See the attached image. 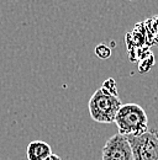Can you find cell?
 Listing matches in <instances>:
<instances>
[{
    "instance_id": "277c9868",
    "label": "cell",
    "mask_w": 158,
    "mask_h": 160,
    "mask_svg": "<svg viewBox=\"0 0 158 160\" xmlns=\"http://www.w3.org/2000/svg\"><path fill=\"white\" fill-rule=\"evenodd\" d=\"M101 159L103 160H134L131 145L127 137L121 134H114L106 140L101 148Z\"/></svg>"
},
{
    "instance_id": "8992f818",
    "label": "cell",
    "mask_w": 158,
    "mask_h": 160,
    "mask_svg": "<svg viewBox=\"0 0 158 160\" xmlns=\"http://www.w3.org/2000/svg\"><path fill=\"white\" fill-rule=\"evenodd\" d=\"M101 89L109 94V95H113V96H118V85H116V81L113 79V78H109L106 79L103 85H101Z\"/></svg>"
},
{
    "instance_id": "5b68a950",
    "label": "cell",
    "mask_w": 158,
    "mask_h": 160,
    "mask_svg": "<svg viewBox=\"0 0 158 160\" xmlns=\"http://www.w3.org/2000/svg\"><path fill=\"white\" fill-rule=\"evenodd\" d=\"M52 154L51 145L43 140H34L27 145V160H45Z\"/></svg>"
},
{
    "instance_id": "52a82bcc",
    "label": "cell",
    "mask_w": 158,
    "mask_h": 160,
    "mask_svg": "<svg viewBox=\"0 0 158 160\" xmlns=\"http://www.w3.org/2000/svg\"><path fill=\"white\" fill-rule=\"evenodd\" d=\"M95 54L98 56L100 59H108L111 56V49L106 44H98L95 47Z\"/></svg>"
},
{
    "instance_id": "6da1fadb",
    "label": "cell",
    "mask_w": 158,
    "mask_h": 160,
    "mask_svg": "<svg viewBox=\"0 0 158 160\" xmlns=\"http://www.w3.org/2000/svg\"><path fill=\"white\" fill-rule=\"evenodd\" d=\"M115 123L118 134L124 137H137L148 131V117L137 103H125L118 110Z\"/></svg>"
},
{
    "instance_id": "3957f363",
    "label": "cell",
    "mask_w": 158,
    "mask_h": 160,
    "mask_svg": "<svg viewBox=\"0 0 158 160\" xmlns=\"http://www.w3.org/2000/svg\"><path fill=\"white\" fill-rule=\"evenodd\" d=\"M134 160H158V129L148 128L137 137H127Z\"/></svg>"
},
{
    "instance_id": "ba28073f",
    "label": "cell",
    "mask_w": 158,
    "mask_h": 160,
    "mask_svg": "<svg viewBox=\"0 0 158 160\" xmlns=\"http://www.w3.org/2000/svg\"><path fill=\"white\" fill-rule=\"evenodd\" d=\"M45 160H62V159L59 158V155H57V154H53V153H52V154H51V155H50L47 159H45Z\"/></svg>"
},
{
    "instance_id": "7a4b0ae2",
    "label": "cell",
    "mask_w": 158,
    "mask_h": 160,
    "mask_svg": "<svg viewBox=\"0 0 158 160\" xmlns=\"http://www.w3.org/2000/svg\"><path fill=\"white\" fill-rule=\"evenodd\" d=\"M122 103L118 96L106 94L101 88L98 89L90 98L88 107L92 120L99 123H113L115 122L118 110Z\"/></svg>"
}]
</instances>
